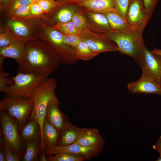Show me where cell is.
<instances>
[{
    "mask_svg": "<svg viewBox=\"0 0 161 161\" xmlns=\"http://www.w3.org/2000/svg\"><path fill=\"white\" fill-rule=\"evenodd\" d=\"M79 8L73 15L71 21L76 28L82 30L88 28L87 21L83 10Z\"/></svg>",
    "mask_w": 161,
    "mask_h": 161,
    "instance_id": "cell-29",
    "label": "cell"
},
{
    "mask_svg": "<svg viewBox=\"0 0 161 161\" xmlns=\"http://www.w3.org/2000/svg\"><path fill=\"white\" fill-rule=\"evenodd\" d=\"M76 4L83 11L102 14L116 8L115 0H84Z\"/></svg>",
    "mask_w": 161,
    "mask_h": 161,
    "instance_id": "cell-16",
    "label": "cell"
},
{
    "mask_svg": "<svg viewBox=\"0 0 161 161\" xmlns=\"http://www.w3.org/2000/svg\"><path fill=\"white\" fill-rule=\"evenodd\" d=\"M25 53L22 61L18 64V72L49 77L60 62L51 46L41 39L25 41Z\"/></svg>",
    "mask_w": 161,
    "mask_h": 161,
    "instance_id": "cell-1",
    "label": "cell"
},
{
    "mask_svg": "<svg viewBox=\"0 0 161 161\" xmlns=\"http://www.w3.org/2000/svg\"><path fill=\"white\" fill-rule=\"evenodd\" d=\"M4 0H0V4H1Z\"/></svg>",
    "mask_w": 161,
    "mask_h": 161,
    "instance_id": "cell-47",
    "label": "cell"
},
{
    "mask_svg": "<svg viewBox=\"0 0 161 161\" xmlns=\"http://www.w3.org/2000/svg\"><path fill=\"white\" fill-rule=\"evenodd\" d=\"M56 86L55 79L48 78L34 90L31 97L33 106L30 117L39 124L41 135L48 104L52 100H59L55 92Z\"/></svg>",
    "mask_w": 161,
    "mask_h": 161,
    "instance_id": "cell-2",
    "label": "cell"
},
{
    "mask_svg": "<svg viewBox=\"0 0 161 161\" xmlns=\"http://www.w3.org/2000/svg\"><path fill=\"white\" fill-rule=\"evenodd\" d=\"M129 0H115L116 8L126 19V14Z\"/></svg>",
    "mask_w": 161,
    "mask_h": 161,
    "instance_id": "cell-38",
    "label": "cell"
},
{
    "mask_svg": "<svg viewBox=\"0 0 161 161\" xmlns=\"http://www.w3.org/2000/svg\"><path fill=\"white\" fill-rule=\"evenodd\" d=\"M35 2L39 5L45 13H47L54 8L62 6L59 2L55 0H41Z\"/></svg>",
    "mask_w": 161,
    "mask_h": 161,
    "instance_id": "cell-34",
    "label": "cell"
},
{
    "mask_svg": "<svg viewBox=\"0 0 161 161\" xmlns=\"http://www.w3.org/2000/svg\"><path fill=\"white\" fill-rule=\"evenodd\" d=\"M4 60H0V92L5 87L12 85L13 80L10 78H8L9 73L4 71L2 69Z\"/></svg>",
    "mask_w": 161,
    "mask_h": 161,
    "instance_id": "cell-31",
    "label": "cell"
},
{
    "mask_svg": "<svg viewBox=\"0 0 161 161\" xmlns=\"http://www.w3.org/2000/svg\"><path fill=\"white\" fill-rule=\"evenodd\" d=\"M12 0H4L3 2L0 4V9H2L9 2Z\"/></svg>",
    "mask_w": 161,
    "mask_h": 161,
    "instance_id": "cell-44",
    "label": "cell"
},
{
    "mask_svg": "<svg viewBox=\"0 0 161 161\" xmlns=\"http://www.w3.org/2000/svg\"><path fill=\"white\" fill-rule=\"evenodd\" d=\"M33 102L31 98L6 95L0 102V110H5L18 122V130L24 125L32 110Z\"/></svg>",
    "mask_w": 161,
    "mask_h": 161,
    "instance_id": "cell-5",
    "label": "cell"
},
{
    "mask_svg": "<svg viewBox=\"0 0 161 161\" xmlns=\"http://www.w3.org/2000/svg\"><path fill=\"white\" fill-rule=\"evenodd\" d=\"M103 14L108 18L112 30L121 31L136 29L128 22L116 8L111 11Z\"/></svg>",
    "mask_w": 161,
    "mask_h": 161,
    "instance_id": "cell-21",
    "label": "cell"
},
{
    "mask_svg": "<svg viewBox=\"0 0 161 161\" xmlns=\"http://www.w3.org/2000/svg\"><path fill=\"white\" fill-rule=\"evenodd\" d=\"M60 132L47 120L45 117L42 132L40 148L41 150H45L46 146L57 145Z\"/></svg>",
    "mask_w": 161,
    "mask_h": 161,
    "instance_id": "cell-17",
    "label": "cell"
},
{
    "mask_svg": "<svg viewBox=\"0 0 161 161\" xmlns=\"http://www.w3.org/2000/svg\"><path fill=\"white\" fill-rule=\"evenodd\" d=\"M48 76L33 73L18 72L10 78L13 84L4 88L0 92L6 95L30 98L34 90Z\"/></svg>",
    "mask_w": 161,
    "mask_h": 161,
    "instance_id": "cell-4",
    "label": "cell"
},
{
    "mask_svg": "<svg viewBox=\"0 0 161 161\" xmlns=\"http://www.w3.org/2000/svg\"><path fill=\"white\" fill-rule=\"evenodd\" d=\"M30 12L34 18L39 17L45 13L44 11L36 2H34L31 4Z\"/></svg>",
    "mask_w": 161,
    "mask_h": 161,
    "instance_id": "cell-37",
    "label": "cell"
},
{
    "mask_svg": "<svg viewBox=\"0 0 161 161\" xmlns=\"http://www.w3.org/2000/svg\"><path fill=\"white\" fill-rule=\"evenodd\" d=\"M153 53L161 56V49L156 48H154L151 51Z\"/></svg>",
    "mask_w": 161,
    "mask_h": 161,
    "instance_id": "cell-43",
    "label": "cell"
},
{
    "mask_svg": "<svg viewBox=\"0 0 161 161\" xmlns=\"http://www.w3.org/2000/svg\"><path fill=\"white\" fill-rule=\"evenodd\" d=\"M74 52L75 58L83 61L89 60L98 55L94 52L82 40L74 49Z\"/></svg>",
    "mask_w": 161,
    "mask_h": 161,
    "instance_id": "cell-23",
    "label": "cell"
},
{
    "mask_svg": "<svg viewBox=\"0 0 161 161\" xmlns=\"http://www.w3.org/2000/svg\"><path fill=\"white\" fill-rule=\"evenodd\" d=\"M143 32L136 29L121 31L111 30L105 34L116 45L118 52L135 61L144 43Z\"/></svg>",
    "mask_w": 161,
    "mask_h": 161,
    "instance_id": "cell-3",
    "label": "cell"
},
{
    "mask_svg": "<svg viewBox=\"0 0 161 161\" xmlns=\"http://www.w3.org/2000/svg\"><path fill=\"white\" fill-rule=\"evenodd\" d=\"M87 160L84 156L73 153L62 152L48 156V161H83Z\"/></svg>",
    "mask_w": 161,
    "mask_h": 161,
    "instance_id": "cell-26",
    "label": "cell"
},
{
    "mask_svg": "<svg viewBox=\"0 0 161 161\" xmlns=\"http://www.w3.org/2000/svg\"><path fill=\"white\" fill-rule=\"evenodd\" d=\"M41 0H33L34 2H37L39 1H40Z\"/></svg>",
    "mask_w": 161,
    "mask_h": 161,
    "instance_id": "cell-48",
    "label": "cell"
},
{
    "mask_svg": "<svg viewBox=\"0 0 161 161\" xmlns=\"http://www.w3.org/2000/svg\"><path fill=\"white\" fill-rule=\"evenodd\" d=\"M0 120L5 143L11 148L21 155L24 145L18 133L17 120L10 116L5 110H0Z\"/></svg>",
    "mask_w": 161,
    "mask_h": 161,
    "instance_id": "cell-7",
    "label": "cell"
},
{
    "mask_svg": "<svg viewBox=\"0 0 161 161\" xmlns=\"http://www.w3.org/2000/svg\"><path fill=\"white\" fill-rule=\"evenodd\" d=\"M84 0H72L70 4H76Z\"/></svg>",
    "mask_w": 161,
    "mask_h": 161,
    "instance_id": "cell-45",
    "label": "cell"
},
{
    "mask_svg": "<svg viewBox=\"0 0 161 161\" xmlns=\"http://www.w3.org/2000/svg\"><path fill=\"white\" fill-rule=\"evenodd\" d=\"M31 4L22 6L18 8L10 15V19L23 21L34 18L30 12Z\"/></svg>",
    "mask_w": 161,
    "mask_h": 161,
    "instance_id": "cell-28",
    "label": "cell"
},
{
    "mask_svg": "<svg viewBox=\"0 0 161 161\" xmlns=\"http://www.w3.org/2000/svg\"><path fill=\"white\" fill-rule=\"evenodd\" d=\"M8 28L6 31L16 37L20 41L25 42L37 39L32 36L28 27L23 21L10 19L7 23Z\"/></svg>",
    "mask_w": 161,
    "mask_h": 161,
    "instance_id": "cell-18",
    "label": "cell"
},
{
    "mask_svg": "<svg viewBox=\"0 0 161 161\" xmlns=\"http://www.w3.org/2000/svg\"><path fill=\"white\" fill-rule=\"evenodd\" d=\"M4 140L1 131L0 133V161H6L4 148Z\"/></svg>",
    "mask_w": 161,
    "mask_h": 161,
    "instance_id": "cell-39",
    "label": "cell"
},
{
    "mask_svg": "<svg viewBox=\"0 0 161 161\" xmlns=\"http://www.w3.org/2000/svg\"><path fill=\"white\" fill-rule=\"evenodd\" d=\"M125 18L131 26L143 32L151 17L145 12L143 0H129Z\"/></svg>",
    "mask_w": 161,
    "mask_h": 161,
    "instance_id": "cell-10",
    "label": "cell"
},
{
    "mask_svg": "<svg viewBox=\"0 0 161 161\" xmlns=\"http://www.w3.org/2000/svg\"><path fill=\"white\" fill-rule=\"evenodd\" d=\"M156 161H161V156H159L156 160Z\"/></svg>",
    "mask_w": 161,
    "mask_h": 161,
    "instance_id": "cell-46",
    "label": "cell"
},
{
    "mask_svg": "<svg viewBox=\"0 0 161 161\" xmlns=\"http://www.w3.org/2000/svg\"><path fill=\"white\" fill-rule=\"evenodd\" d=\"M153 148L157 151L160 154V156H161V136L159 137L157 142L153 145Z\"/></svg>",
    "mask_w": 161,
    "mask_h": 161,
    "instance_id": "cell-40",
    "label": "cell"
},
{
    "mask_svg": "<svg viewBox=\"0 0 161 161\" xmlns=\"http://www.w3.org/2000/svg\"><path fill=\"white\" fill-rule=\"evenodd\" d=\"M72 0H56L62 6L70 4Z\"/></svg>",
    "mask_w": 161,
    "mask_h": 161,
    "instance_id": "cell-42",
    "label": "cell"
},
{
    "mask_svg": "<svg viewBox=\"0 0 161 161\" xmlns=\"http://www.w3.org/2000/svg\"><path fill=\"white\" fill-rule=\"evenodd\" d=\"M50 27L61 33L66 34H80L82 31L76 28L72 21L65 23L57 22Z\"/></svg>",
    "mask_w": 161,
    "mask_h": 161,
    "instance_id": "cell-27",
    "label": "cell"
},
{
    "mask_svg": "<svg viewBox=\"0 0 161 161\" xmlns=\"http://www.w3.org/2000/svg\"><path fill=\"white\" fill-rule=\"evenodd\" d=\"M46 155L45 150H44L43 151L40 157L39 160L41 161H47V157H46Z\"/></svg>",
    "mask_w": 161,
    "mask_h": 161,
    "instance_id": "cell-41",
    "label": "cell"
},
{
    "mask_svg": "<svg viewBox=\"0 0 161 161\" xmlns=\"http://www.w3.org/2000/svg\"><path fill=\"white\" fill-rule=\"evenodd\" d=\"M105 140L96 128H81L79 136L75 143L86 147L104 146Z\"/></svg>",
    "mask_w": 161,
    "mask_h": 161,
    "instance_id": "cell-14",
    "label": "cell"
},
{
    "mask_svg": "<svg viewBox=\"0 0 161 161\" xmlns=\"http://www.w3.org/2000/svg\"><path fill=\"white\" fill-rule=\"evenodd\" d=\"M28 122L20 130V138L23 142H27L38 138L41 139L40 126L35 119L30 117Z\"/></svg>",
    "mask_w": 161,
    "mask_h": 161,
    "instance_id": "cell-20",
    "label": "cell"
},
{
    "mask_svg": "<svg viewBox=\"0 0 161 161\" xmlns=\"http://www.w3.org/2000/svg\"><path fill=\"white\" fill-rule=\"evenodd\" d=\"M141 68L142 75L160 84L161 79V56L149 51L144 43L136 61Z\"/></svg>",
    "mask_w": 161,
    "mask_h": 161,
    "instance_id": "cell-8",
    "label": "cell"
},
{
    "mask_svg": "<svg viewBox=\"0 0 161 161\" xmlns=\"http://www.w3.org/2000/svg\"><path fill=\"white\" fill-rule=\"evenodd\" d=\"M145 12L149 16L151 17L158 0H143Z\"/></svg>",
    "mask_w": 161,
    "mask_h": 161,
    "instance_id": "cell-36",
    "label": "cell"
},
{
    "mask_svg": "<svg viewBox=\"0 0 161 161\" xmlns=\"http://www.w3.org/2000/svg\"><path fill=\"white\" fill-rule=\"evenodd\" d=\"M129 92L132 94H154L161 95V85L152 79L143 75L137 81L127 85Z\"/></svg>",
    "mask_w": 161,
    "mask_h": 161,
    "instance_id": "cell-13",
    "label": "cell"
},
{
    "mask_svg": "<svg viewBox=\"0 0 161 161\" xmlns=\"http://www.w3.org/2000/svg\"><path fill=\"white\" fill-rule=\"evenodd\" d=\"M86 17L88 28L99 33L105 34L112 30L107 18L103 14L83 11Z\"/></svg>",
    "mask_w": 161,
    "mask_h": 161,
    "instance_id": "cell-15",
    "label": "cell"
},
{
    "mask_svg": "<svg viewBox=\"0 0 161 161\" xmlns=\"http://www.w3.org/2000/svg\"><path fill=\"white\" fill-rule=\"evenodd\" d=\"M42 32L38 35L41 39L50 45L57 55L60 62L70 63L73 55L75 57L74 49L64 42L62 33L50 26L44 24H42Z\"/></svg>",
    "mask_w": 161,
    "mask_h": 161,
    "instance_id": "cell-6",
    "label": "cell"
},
{
    "mask_svg": "<svg viewBox=\"0 0 161 161\" xmlns=\"http://www.w3.org/2000/svg\"><path fill=\"white\" fill-rule=\"evenodd\" d=\"M59 100H52L47 106L45 117L60 133L72 124L67 116L60 109Z\"/></svg>",
    "mask_w": 161,
    "mask_h": 161,
    "instance_id": "cell-12",
    "label": "cell"
},
{
    "mask_svg": "<svg viewBox=\"0 0 161 161\" xmlns=\"http://www.w3.org/2000/svg\"><path fill=\"white\" fill-rule=\"evenodd\" d=\"M25 42L16 41L9 45L0 47V56L13 58L18 63L22 61L25 53Z\"/></svg>",
    "mask_w": 161,
    "mask_h": 161,
    "instance_id": "cell-19",
    "label": "cell"
},
{
    "mask_svg": "<svg viewBox=\"0 0 161 161\" xmlns=\"http://www.w3.org/2000/svg\"><path fill=\"white\" fill-rule=\"evenodd\" d=\"M41 140V138H38L26 143V151L22 161L38 160V154L40 148Z\"/></svg>",
    "mask_w": 161,
    "mask_h": 161,
    "instance_id": "cell-24",
    "label": "cell"
},
{
    "mask_svg": "<svg viewBox=\"0 0 161 161\" xmlns=\"http://www.w3.org/2000/svg\"><path fill=\"white\" fill-rule=\"evenodd\" d=\"M80 35L82 40L94 52L98 54L107 52H118L116 44L105 34L94 32L87 28L83 30Z\"/></svg>",
    "mask_w": 161,
    "mask_h": 161,
    "instance_id": "cell-9",
    "label": "cell"
},
{
    "mask_svg": "<svg viewBox=\"0 0 161 161\" xmlns=\"http://www.w3.org/2000/svg\"><path fill=\"white\" fill-rule=\"evenodd\" d=\"M18 41H21L9 32L6 31L0 32V47L9 45Z\"/></svg>",
    "mask_w": 161,
    "mask_h": 161,
    "instance_id": "cell-32",
    "label": "cell"
},
{
    "mask_svg": "<svg viewBox=\"0 0 161 161\" xmlns=\"http://www.w3.org/2000/svg\"><path fill=\"white\" fill-rule=\"evenodd\" d=\"M81 129L72 124L65 129L60 133L57 146H66L75 143L79 136Z\"/></svg>",
    "mask_w": 161,
    "mask_h": 161,
    "instance_id": "cell-22",
    "label": "cell"
},
{
    "mask_svg": "<svg viewBox=\"0 0 161 161\" xmlns=\"http://www.w3.org/2000/svg\"><path fill=\"white\" fill-rule=\"evenodd\" d=\"M74 4L64 5L57 12L55 19L57 22L65 23L71 21L73 15L78 8Z\"/></svg>",
    "mask_w": 161,
    "mask_h": 161,
    "instance_id": "cell-25",
    "label": "cell"
},
{
    "mask_svg": "<svg viewBox=\"0 0 161 161\" xmlns=\"http://www.w3.org/2000/svg\"><path fill=\"white\" fill-rule=\"evenodd\" d=\"M104 148V146L86 147L74 143L64 146H46L45 151L47 157L61 152H66L83 155L87 160H90L99 155Z\"/></svg>",
    "mask_w": 161,
    "mask_h": 161,
    "instance_id": "cell-11",
    "label": "cell"
},
{
    "mask_svg": "<svg viewBox=\"0 0 161 161\" xmlns=\"http://www.w3.org/2000/svg\"><path fill=\"white\" fill-rule=\"evenodd\" d=\"M61 33L63 35L64 42L73 49L76 47L80 41L82 40L80 34Z\"/></svg>",
    "mask_w": 161,
    "mask_h": 161,
    "instance_id": "cell-33",
    "label": "cell"
},
{
    "mask_svg": "<svg viewBox=\"0 0 161 161\" xmlns=\"http://www.w3.org/2000/svg\"><path fill=\"white\" fill-rule=\"evenodd\" d=\"M33 0H12L7 4L2 9H5L10 15L12 14L20 7L32 4Z\"/></svg>",
    "mask_w": 161,
    "mask_h": 161,
    "instance_id": "cell-30",
    "label": "cell"
},
{
    "mask_svg": "<svg viewBox=\"0 0 161 161\" xmlns=\"http://www.w3.org/2000/svg\"><path fill=\"white\" fill-rule=\"evenodd\" d=\"M4 147L6 161H19L21 160V155L11 148L5 142Z\"/></svg>",
    "mask_w": 161,
    "mask_h": 161,
    "instance_id": "cell-35",
    "label": "cell"
},
{
    "mask_svg": "<svg viewBox=\"0 0 161 161\" xmlns=\"http://www.w3.org/2000/svg\"><path fill=\"white\" fill-rule=\"evenodd\" d=\"M160 84L161 85V81H160Z\"/></svg>",
    "mask_w": 161,
    "mask_h": 161,
    "instance_id": "cell-49",
    "label": "cell"
}]
</instances>
